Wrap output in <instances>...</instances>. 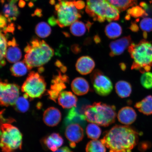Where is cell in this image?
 Masks as SVG:
<instances>
[{"instance_id": "obj_1", "label": "cell", "mask_w": 152, "mask_h": 152, "mask_svg": "<svg viewBox=\"0 0 152 152\" xmlns=\"http://www.w3.org/2000/svg\"><path fill=\"white\" fill-rule=\"evenodd\" d=\"M138 133L126 125H115L107 131L100 141L109 152H132L138 142Z\"/></svg>"}, {"instance_id": "obj_2", "label": "cell", "mask_w": 152, "mask_h": 152, "mask_svg": "<svg viewBox=\"0 0 152 152\" xmlns=\"http://www.w3.org/2000/svg\"><path fill=\"white\" fill-rule=\"evenodd\" d=\"M24 61L28 69L40 67L47 63L54 55V50L43 40L34 38L24 49Z\"/></svg>"}, {"instance_id": "obj_3", "label": "cell", "mask_w": 152, "mask_h": 152, "mask_svg": "<svg viewBox=\"0 0 152 152\" xmlns=\"http://www.w3.org/2000/svg\"><path fill=\"white\" fill-rule=\"evenodd\" d=\"M128 48L133 60L132 69L142 73L149 72L152 66V43L142 39L137 44L132 43Z\"/></svg>"}, {"instance_id": "obj_4", "label": "cell", "mask_w": 152, "mask_h": 152, "mask_svg": "<svg viewBox=\"0 0 152 152\" xmlns=\"http://www.w3.org/2000/svg\"><path fill=\"white\" fill-rule=\"evenodd\" d=\"M85 6L82 1L59 0L55 6L57 24L61 28L71 25L81 18L80 10Z\"/></svg>"}, {"instance_id": "obj_5", "label": "cell", "mask_w": 152, "mask_h": 152, "mask_svg": "<svg viewBox=\"0 0 152 152\" xmlns=\"http://www.w3.org/2000/svg\"><path fill=\"white\" fill-rule=\"evenodd\" d=\"M86 11L95 21L100 23L118 20L119 11L107 0H87Z\"/></svg>"}, {"instance_id": "obj_6", "label": "cell", "mask_w": 152, "mask_h": 152, "mask_svg": "<svg viewBox=\"0 0 152 152\" xmlns=\"http://www.w3.org/2000/svg\"><path fill=\"white\" fill-rule=\"evenodd\" d=\"M11 123H0V148L3 152H13L22 149V133Z\"/></svg>"}, {"instance_id": "obj_7", "label": "cell", "mask_w": 152, "mask_h": 152, "mask_svg": "<svg viewBox=\"0 0 152 152\" xmlns=\"http://www.w3.org/2000/svg\"><path fill=\"white\" fill-rule=\"evenodd\" d=\"M46 83L42 76L34 72H30L21 87L24 97L30 100L40 98L46 91Z\"/></svg>"}, {"instance_id": "obj_8", "label": "cell", "mask_w": 152, "mask_h": 152, "mask_svg": "<svg viewBox=\"0 0 152 152\" xmlns=\"http://www.w3.org/2000/svg\"><path fill=\"white\" fill-rule=\"evenodd\" d=\"M93 104L96 110V124L107 127L115 122L117 115L115 106L101 102H94Z\"/></svg>"}, {"instance_id": "obj_9", "label": "cell", "mask_w": 152, "mask_h": 152, "mask_svg": "<svg viewBox=\"0 0 152 152\" xmlns=\"http://www.w3.org/2000/svg\"><path fill=\"white\" fill-rule=\"evenodd\" d=\"M90 78L95 92L102 96H106L112 92L113 86L109 77L98 69L95 70L90 75Z\"/></svg>"}, {"instance_id": "obj_10", "label": "cell", "mask_w": 152, "mask_h": 152, "mask_svg": "<svg viewBox=\"0 0 152 152\" xmlns=\"http://www.w3.org/2000/svg\"><path fill=\"white\" fill-rule=\"evenodd\" d=\"M20 87L15 83H9L0 79V105H14L19 97Z\"/></svg>"}, {"instance_id": "obj_11", "label": "cell", "mask_w": 152, "mask_h": 152, "mask_svg": "<svg viewBox=\"0 0 152 152\" xmlns=\"http://www.w3.org/2000/svg\"><path fill=\"white\" fill-rule=\"evenodd\" d=\"M69 82L68 76L62 75L61 72L58 71V75L53 77L50 90L48 91L49 98L56 102L60 93L66 88V83Z\"/></svg>"}, {"instance_id": "obj_12", "label": "cell", "mask_w": 152, "mask_h": 152, "mask_svg": "<svg viewBox=\"0 0 152 152\" xmlns=\"http://www.w3.org/2000/svg\"><path fill=\"white\" fill-rule=\"evenodd\" d=\"M81 102L82 104L80 102L76 107L72 108L68 112L64 121L66 125L75 123L80 125L81 126H85L86 121L84 113L88 104L83 103V102Z\"/></svg>"}, {"instance_id": "obj_13", "label": "cell", "mask_w": 152, "mask_h": 152, "mask_svg": "<svg viewBox=\"0 0 152 152\" xmlns=\"http://www.w3.org/2000/svg\"><path fill=\"white\" fill-rule=\"evenodd\" d=\"M66 138L69 142L70 147L75 148L76 144L83 140L84 137V132L80 125L73 123L67 125L65 132Z\"/></svg>"}, {"instance_id": "obj_14", "label": "cell", "mask_w": 152, "mask_h": 152, "mask_svg": "<svg viewBox=\"0 0 152 152\" xmlns=\"http://www.w3.org/2000/svg\"><path fill=\"white\" fill-rule=\"evenodd\" d=\"M130 36L121 37L111 42L109 47L110 56L111 57L119 56L122 54L132 43Z\"/></svg>"}, {"instance_id": "obj_15", "label": "cell", "mask_w": 152, "mask_h": 152, "mask_svg": "<svg viewBox=\"0 0 152 152\" xmlns=\"http://www.w3.org/2000/svg\"><path fill=\"white\" fill-rule=\"evenodd\" d=\"M95 66V63L93 59L88 56L80 57L76 62V70L80 74L86 75L91 73Z\"/></svg>"}, {"instance_id": "obj_16", "label": "cell", "mask_w": 152, "mask_h": 152, "mask_svg": "<svg viewBox=\"0 0 152 152\" xmlns=\"http://www.w3.org/2000/svg\"><path fill=\"white\" fill-rule=\"evenodd\" d=\"M22 57L21 51L19 48L15 38L7 42V48L5 58L10 63H16L19 61Z\"/></svg>"}, {"instance_id": "obj_17", "label": "cell", "mask_w": 152, "mask_h": 152, "mask_svg": "<svg viewBox=\"0 0 152 152\" xmlns=\"http://www.w3.org/2000/svg\"><path fill=\"white\" fill-rule=\"evenodd\" d=\"M61 119V114L59 110L51 107L45 110L43 115V121L49 126L54 127L58 125Z\"/></svg>"}, {"instance_id": "obj_18", "label": "cell", "mask_w": 152, "mask_h": 152, "mask_svg": "<svg viewBox=\"0 0 152 152\" xmlns=\"http://www.w3.org/2000/svg\"><path fill=\"white\" fill-rule=\"evenodd\" d=\"M137 115L132 108L124 107L119 110L117 115L118 119L122 124L129 125L132 124L136 120Z\"/></svg>"}, {"instance_id": "obj_19", "label": "cell", "mask_w": 152, "mask_h": 152, "mask_svg": "<svg viewBox=\"0 0 152 152\" xmlns=\"http://www.w3.org/2000/svg\"><path fill=\"white\" fill-rule=\"evenodd\" d=\"M59 104L64 109H70L77 106V98L75 95L69 91H63L58 99Z\"/></svg>"}, {"instance_id": "obj_20", "label": "cell", "mask_w": 152, "mask_h": 152, "mask_svg": "<svg viewBox=\"0 0 152 152\" xmlns=\"http://www.w3.org/2000/svg\"><path fill=\"white\" fill-rule=\"evenodd\" d=\"M42 142L48 149L55 152L63 145L64 140L59 134L54 133L45 137L43 139Z\"/></svg>"}, {"instance_id": "obj_21", "label": "cell", "mask_w": 152, "mask_h": 152, "mask_svg": "<svg viewBox=\"0 0 152 152\" xmlns=\"http://www.w3.org/2000/svg\"><path fill=\"white\" fill-rule=\"evenodd\" d=\"M90 88L88 82L82 77L75 78L71 83L72 90L77 96L86 94L90 90Z\"/></svg>"}, {"instance_id": "obj_22", "label": "cell", "mask_w": 152, "mask_h": 152, "mask_svg": "<svg viewBox=\"0 0 152 152\" xmlns=\"http://www.w3.org/2000/svg\"><path fill=\"white\" fill-rule=\"evenodd\" d=\"M18 0H10L8 3L6 4L3 8V13L8 20L9 23L16 20L20 15V11L16 4Z\"/></svg>"}, {"instance_id": "obj_23", "label": "cell", "mask_w": 152, "mask_h": 152, "mask_svg": "<svg viewBox=\"0 0 152 152\" xmlns=\"http://www.w3.org/2000/svg\"><path fill=\"white\" fill-rule=\"evenodd\" d=\"M92 24L91 22L85 24L84 23L78 21H76L71 25L70 30L72 35L77 37H80L86 33L87 30L89 31Z\"/></svg>"}, {"instance_id": "obj_24", "label": "cell", "mask_w": 152, "mask_h": 152, "mask_svg": "<svg viewBox=\"0 0 152 152\" xmlns=\"http://www.w3.org/2000/svg\"><path fill=\"white\" fill-rule=\"evenodd\" d=\"M134 107L144 115H152V96L149 95L141 101L137 102Z\"/></svg>"}, {"instance_id": "obj_25", "label": "cell", "mask_w": 152, "mask_h": 152, "mask_svg": "<svg viewBox=\"0 0 152 152\" xmlns=\"http://www.w3.org/2000/svg\"><path fill=\"white\" fill-rule=\"evenodd\" d=\"M116 92L121 98L128 97L132 92V86L128 82L124 80L118 81L115 85Z\"/></svg>"}, {"instance_id": "obj_26", "label": "cell", "mask_w": 152, "mask_h": 152, "mask_svg": "<svg viewBox=\"0 0 152 152\" xmlns=\"http://www.w3.org/2000/svg\"><path fill=\"white\" fill-rule=\"evenodd\" d=\"M104 33L110 39H115L120 37L122 28L120 25L115 22H111L106 26Z\"/></svg>"}, {"instance_id": "obj_27", "label": "cell", "mask_w": 152, "mask_h": 152, "mask_svg": "<svg viewBox=\"0 0 152 152\" xmlns=\"http://www.w3.org/2000/svg\"><path fill=\"white\" fill-rule=\"evenodd\" d=\"M115 7L119 12L126 10L129 7L134 6L137 4V0H107Z\"/></svg>"}, {"instance_id": "obj_28", "label": "cell", "mask_w": 152, "mask_h": 152, "mask_svg": "<svg viewBox=\"0 0 152 152\" xmlns=\"http://www.w3.org/2000/svg\"><path fill=\"white\" fill-rule=\"evenodd\" d=\"M28 68L24 61L17 62L11 66L10 71L12 75L22 77L27 73Z\"/></svg>"}, {"instance_id": "obj_29", "label": "cell", "mask_w": 152, "mask_h": 152, "mask_svg": "<svg viewBox=\"0 0 152 152\" xmlns=\"http://www.w3.org/2000/svg\"><path fill=\"white\" fill-rule=\"evenodd\" d=\"M35 30L38 37L42 38L49 37L52 32L50 26L45 22H41L38 23L36 26Z\"/></svg>"}, {"instance_id": "obj_30", "label": "cell", "mask_w": 152, "mask_h": 152, "mask_svg": "<svg viewBox=\"0 0 152 152\" xmlns=\"http://www.w3.org/2000/svg\"><path fill=\"white\" fill-rule=\"evenodd\" d=\"M105 147L100 140H93L87 143L86 151V152H106Z\"/></svg>"}, {"instance_id": "obj_31", "label": "cell", "mask_w": 152, "mask_h": 152, "mask_svg": "<svg viewBox=\"0 0 152 152\" xmlns=\"http://www.w3.org/2000/svg\"><path fill=\"white\" fill-rule=\"evenodd\" d=\"M6 35L0 30V66L5 64V58L7 48Z\"/></svg>"}, {"instance_id": "obj_32", "label": "cell", "mask_w": 152, "mask_h": 152, "mask_svg": "<svg viewBox=\"0 0 152 152\" xmlns=\"http://www.w3.org/2000/svg\"><path fill=\"white\" fill-rule=\"evenodd\" d=\"M86 134L89 138L93 140H97L101 134V129L96 124L91 123L86 128Z\"/></svg>"}, {"instance_id": "obj_33", "label": "cell", "mask_w": 152, "mask_h": 152, "mask_svg": "<svg viewBox=\"0 0 152 152\" xmlns=\"http://www.w3.org/2000/svg\"><path fill=\"white\" fill-rule=\"evenodd\" d=\"M14 105L15 110L20 113H26L29 108V102L24 96L19 97Z\"/></svg>"}, {"instance_id": "obj_34", "label": "cell", "mask_w": 152, "mask_h": 152, "mask_svg": "<svg viewBox=\"0 0 152 152\" xmlns=\"http://www.w3.org/2000/svg\"><path fill=\"white\" fill-rule=\"evenodd\" d=\"M7 22H9L7 19L0 14V30L5 35L9 33H13L15 30L14 24L11 23L7 25Z\"/></svg>"}, {"instance_id": "obj_35", "label": "cell", "mask_w": 152, "mask_h": 152, "mask_svg": "<svg viewBox=\"0 0 152 152\" xmlns=\"http://www.w3.org/2000/svg\"><path fill=\"white\" fill-rule=\"evenodd\" d=\"M127 13L130 16L135 18L147 16L148 15L146 11L139 6H135L129 9L127 11Z\"/></svg>"}, {"instance_id": "obj_36", "label": "cell", "mask_w": 152, "mask_h": 152, "mask_svg": "<svg viewBox=\"0 0 152 152\" xmlns=\"http://www.w3.org/2000/svg\"><path fill=\"white\" fill-rule=\"evenodd\" d=\"M140 83L144 88H152V73L147 72L142 73L140 77Z\"/></svg>"}, {"instance_id": "obj_37", "label": "cell", "mask_w": 152, "mask_h": 152, "mask_svg": "<svg viewBox=\"0 0 152 152\" xmlns=\"http://www.w3.org/2000/svg\"><path fill=\"white\" fill-rule=\"evenodd\" d=\"M140 28L142 31L149 32L152 31V18H145L142 19L140 24Z\"/></svg>"}, {"instance_id": "obj_38", "label": "cell", "mask_w": 152, "mask_h": 152, "mask_svg": "<svg viewBox=\"0 0 152 152\" xmlns=\"http://www.w3.org/2000/svg\"><path fill=\"white\" fill-rule=\"evenodd\" d=\"M151 143L149 141H142L139 143L138 149L140 151L144 152L149 149L151 147Z\"/></svg>"}, {"instance_id": "obj_39", "label": "cell", "mask_w": 152, "mask_h": 152, "mask_svg": "<svg viewBox=\"0 0 152 152\" xmlns=\"http://www.w3.org/2000/svg\"><path fill=\"white\" fill-rule=\"evenodd\" d=\"M71 49L72 52L75 54H78L81 51V48L80 47L79 45H72Z\"/></svg>"}, {"instance_id": "obj_40", "label": "cell", "mask_w": 152, "mask_h": 152, "mask_svg": "<svg viewBox=\"0 0 152 152\" xmlns=\"http://www.w3.org/2000/svg\"><path fill=\"white\" fill-rule=\"evenodd\" d=\"M130 29L132 31L136 32H137L139 30V27L137 24L134 23H132L130 26Z\"/></svg>"}, {"instance_id": "obj_41", "label": "cell", "mask_w": 152, "mask_h": 152, "mask_svg": "<svg viewBox=\"0 0 152 152\" xmlns=\"http://www.w3.org/2000/svg\"><path fill=\"white\" fill-rule=\"evenodd\" d=\"M53 152H73L71 150L66 147H64L60 148V149H58L56 151Z\"/></svg>"}, {"instance_id": "obj_42", "label": "cell", "mask_w": 152, "mask_h": 152, "mask_svg": "<svg viewBox=\"0 0 152 152\" xmlns=\"http://www.w3.org/2000/svg\"><path fill=\"white\" fill-rule=\"evenodd\" d=\"M48 22L49 24L52 26H56L57 24L56 19L54 17H52L48 20Z\"/></svg>"}, {"instance_id": "obj_43", "label": "cell", "mask_w": 152, "mask_h": 152, "mask_svg": "<svg viewBox=\"0 0 152 152\" xmlns=\"http://www.w3.org/2000/svg\"><path fill=\"white\" fill-rule=\"evenodd\" d=\"M140 6L145 11L148 9V6L147 3L145 2H142L140 3Z\"/></svg>"}, {"instance_id": "obj_44", "label": "cell", "mask_w": 152, "mask_h": 152, "mask_svg": "<svg viewBox=\"0 0 152 152\" xmlns=\"http://www.w3.org/2000/svg\"><path fill=\"white\" fill-rule=\"evenodd\" d=\"M94 41L96 43H98L100 42L101 40L98 36L96 35L94 37Z\"/></svg>"}, {"instance_id": "obj_45", "label": "cell", "mask_w": 152, "mask_h": 152, "mask_svg": "<svg viewBox=\"0 0 152 152\" xmlns=\"http://www.w3.org/2000/svg\"><path fill=\"white\" fill-rule=\"evenodd\" d=\"M119 65L120 66L121 69L123 70V71H125L126 69V64L124 63H121Z\"/></svg>"}, {"instance_id": "obj_46", "label": "cell", "mask_w": 152, "mask_h": 152, "mask_svg": "<svg viewBox=\"0 0 152 152\" xmlns=\"http://www.w3.org/2000/svg\"><path fill=\"white\" fill-rule=\"evenodd\" d=\"M25 2L23 0H20V2H19V5L21 7H24L25 5Z\"/></svg>"}, {"instance_id": "obj_47", "label": "cell", "mask_w": 152, "mask_h": 152, "mask_svg": "<svg viewBox=\"0 0 152 152\" xmlns=\"http://www.w3.org/2000/svg\"><path fill=\"white\" fill-rule=\"evenodd\" d=\"M143 36H144V38H145V39H146V38H147V32H145V31L144 32Z\"/></svg>"}, {"instance_id": "obj_48", "label": "cell", "mask_w": 152, "mask_h": 152, "mask_svg": "<svg viewBox=\"0 0 152 152\" xmlns=\"http://www.w3.org/2000/svg\"><path fill=\"white\" fill-rule=\"evenodd\" d=\"M1 1H2V3H4L5 1V0H1Z\"/></svg>"}]
</instances>
